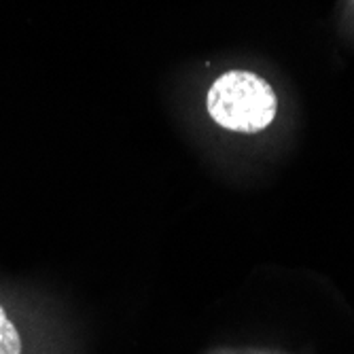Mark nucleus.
<instances>
[{"mask_svg":"<svg viewBox=\"0 0 354 354\" xmlns=\"http://www.w3.org/2000/svg\"><path fill=\"white\" fill-rule=\"evenodd\" d=\"M212 354H238V352H232V350H216Z\"/></svg>","mask_w":354,"mask_h":354,"instance_id":"obj_3","label":"nucleus"},{"mask_svg":"<svg viewBox=\"0 0 354 354\" xmlns=\"http://www.w3.org/2000/svg\"><path fill=\"white\" fill-rule=\"evenodd\" d=\"M206 106L210 117L225 130L254 134L274 121L278 100L272 85L259 75L232 71L210 85Z\"/></svg>","mask_w":354,"mask_h":354,"instance_id":"obj_1","label":"nucleus"},{"mask_svg":"<svg viewBox=\"0 0 354 354\" xmlns=\"http://www.w3.org/2000/svg\"><path fill=\"white\" fill-rule=\"evenodd\" d=\"M0 354H21L19 333L3 308H0Z\"/></svg>","mask_w":354,"mask_h":354,"instance_id":"obj_2","label":"nucleus"}]
</instances>
